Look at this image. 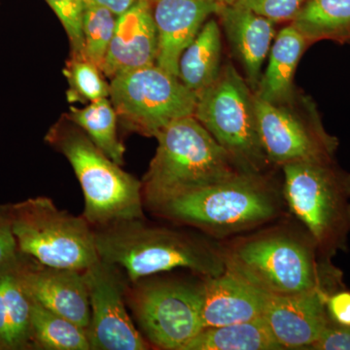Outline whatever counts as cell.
Here are the masks:
<instances>
[{
	"label": "cell",
	"mask_w": 350,
	"mask_h": 350,
	"mask_svg": "<svg viewBox=\"0 0 350 350\" xmlns=\"http://www.w3.org/2000/svg\"><path fill=\"white\" fill-rule=\"evenodd\" d=\"M31 298L17 260L0 268V349H24L31 340Z\"/></svg>",
	"instance_id": "20"
},
{
	"label": "cell",
	"mask_w": 350,
	"mask_h": 350,
	"mask_svg": "<svg viewBox=\"0 0 350 350\" xmlns=\"http://www.w3.org/2000/svg\"><path fill=\"white\" fill-rule=\"evenodd\" d=\"M155 137L158 148L142 182L144 202L248 172L195 116L175 120Z\"/></svg>",
	"instance_id": "3"
},
{
	"label": "cell",
	"mask_w": 350,
	"mask_h": 350,
	"mask_svg": "<svg viewBox=\"0 0 350 350\" xmlns=\"http://www.w3.org/2000/svg\"><path fill=\"white\" fill-rule=\"evenodd\" d=\"M18 244L11 223L10 213H0V268L15 261Z\"/></svg>",
	"instance_id": "31"
},
{
	"label": "cell",
	"mask_w": 350,
	"mask_h": 350,
	"mask_svg": "<svg viewBox=\"0 0 350 350\" xmlns=\"http://www.w3.org/2000/svg\"><path fill=\"white\" fill-rule=\"evenodd\" d=\"M258 131L269 162L283 165L299 162H330L336 138L322 128L310 103L293 100L271 103L254 94Z\"/></svg>",
	"instance_id": "11"
},
{
	"label": "cell",
	"mask_w": 350,
	"mask_h": 350,
	"mask_svg": "<svg viewBox=\"0 0 350 350\" xmlns=\"http://www.w3.org/2000/svg\"><path fill=\"white\" fill-rule=\"evenodd\" d=\"M306 40L293 25L278 32L269 52V64L255 94L271 103L293 100L295 71L306 49Z\"/></svg>",
	"instance_id": "19"
},
{
	"label": "cell",
	"mask_w": 350,
	"mask_h": 350,
	"mask_svg": "<svg viewBox=\"0 0 350 350\" xmlns=\"http://www.w3.org/2000/svg\"><path fill=\"white\" fill-rule=\"evenodd\" d=\"M33 261L32 266H20L21 278L29 296L88 330L91 310L84 271L53 268Z\"/></svg>",
	"instance_id": "14"
},
{
	"label": "cell",
	"mask_w": 350,
	"mask_h": 350,
	"mask_svg": "<svg viewBox=\"0 0 350 350\" xmlns=\"http://www.w3.org/2000/svg\"><path fill=\"white\" fill-rule=\"evenodd\" d=\"M194 116L246 172L269 162L258 131L254 93L231 64L198 96Z\"/></svg>",
	"instance_id": "6"
},
{
	"label": "cell",
	"mask_w": 350,
	"mask_h": 350,
	"mask_svg": "<svg viewBox=\"0 0 350 350\" xmlns=\"http://www.w3.org/2000/svg\"><path fill=\"white\" fill-rule=\"evenodd\" d=\"M310 349L350 350V327L329 324Z\"/></svg>",
	"instance_id": "30"
},
{
	"label": "cell",
	"mask_w": 350,
	"mask_h": 350,
	"mask_svg": "<svg viewBox=\"0 0 350 350\" xmlns=\"http://www.w3.org/2000/svg\"><path fill=\"white\" fill-rule=\"evenodd\" d=\"M128 301L149 342L183 350L202 330L200 285L175 282H135Z\"/></svg>",
	"instance_id": "10"
},
{
	"label": "cell",
	"mask_w": 350,
	"mask_h": 350,
	"mask_svg": "<svg viewBox=\"0 0 350 350\" xmlns=\"http://www.w3.org/2000/svg\"><path fill=\"white\" fill-rule=\"evenodd\" d=\"M94 230L100 259L123 269L131 282L179 268L206 278L226 269L223 252L211 244L184 232L146 225L144 219L119 221Z\"/></svg>",
	"instance_id": "1"
},
{
	"label": "cell",
	"mask_w": 350,
	"mask_h": 350,
	"mask_svg": "<svg viewBox=\"0 0 350 350\" xmlns=\"http://www.w3.org/2000/svg\"><path fill=\"white\" fill-rule=\"evenodd\" d=\"M305 2L306 0H236L232 4L276 23L293 21Z\"/></svg>",
	"instance_id": "29"
},
{
	"label": "cell",
	"mask_w": 350,
	"mask_h": 350,
	"mask_svg": "<svg viewBox=\"0 0 350 350\" xmlns=\"http://www.w3.org/2000/svg\"><path fill=\"white\" fill-rule=\"evenodd\" d=\"M110 98L122 123L156 137L175 120L194 116L198 96L175 76L154 64L112 78Z\"/></svg>",
	"instance_id": "9"
},
{
	"label": "cell",
	"mask_w": 350,
	"mask_h": 350,
	"mask_svg": "<svg viewBox=\"0 0 350 350\" xmlns=\"http://www.w3.org/2000/svg\"><path fill=\"white\" fill-rule=\"evenodd\" d=\"M118 16L96 1L83 6L82 31L84 57L98 68H103L111 42Z\"/></svg>",
	"instance_id": "26"
},
{
	"label": "cell",
	"mask_w": 350,
	"mask_h": 350,
	"mask_svg": "<svg viewBox=\"0 0 350 350\" xmlns=\"http://www.w3.org/2000/svg\"><path fill=\"white\" fill-rule=\"evenodd\" d=\"M327 310L340 325L350 327V292H340L329 297Z\"/></svg>",
	"instance_id": "32"
},
{
	"label": "cell",
	"mask_w": 350,
	"mask_h": 350,
	"mask_svg": "<svg viewBox=\"0 0 350 350\" xmlns=\"http://www.w3.org/2000/svg\"><path fill=\"white\" fill-rule=\"evenodd\" d=\"M48 139L66 156L81 185L83 216L93 228L144 219L142 183L126 174L75 128H59Z\"/></svg>",
	"instance_id": "4"
},
{
	"label": "cell",
	"mask_w": 350,
	"mask_h": 350,
	"mask_svg": "<svg viewBox=\"0 0 350 350\" xmlns=\"http://www.w3.org/2000/svg\"><path fill=\"white\" fill-rule=\"evenodd\" d=\"M144 202L163 218L213 234H234L268 222L280 206L271 184L255 172Z\"/></svg>",
	"instance_id": "2"
},
{
	"label": "cell",
	"mask_w": 350,
	"mask_h": 350,
	"mask_svg": "<svg viewBox=\"0 0 350 350\" xmlns=\"http://www.w3.org/2000/svg\"><path fill=\"white\" fill-rule=\"evenodd\" d=\"M117 113L108 98L94 101L84 108L70 107V120L103 154L123 165L125 147L117 135Z\"/></svg>",
	"instance_id": "25"
},
{
	"label": "cell",
	"mask_w": 350,
	"mask_h": 350,
	"mask_svg": "<svg viewBox=\"0 0 350 350\" xmlns=\"http://www.w3.org/2000/svg\"><path fill=\"white\" fill-rule=\"evenodd\" d=\"M221 52L220 27L215 20L207 21L182 53L178 79L199 96L217 79L221 70Z\"/></svg>",
	"instance_id": "21"
},
{
	"label": "cell",
	"mask_w": 350,
	"mask_h": 350,
	"mask_svg": "<svg viewBox=\"0 0 350 350\" xmlns=\"http://www.w3.org/2000/svg\"><path fill=\"white\" fill-rule=\"evenodd\" d=\"M9 213L18 250L44 266L84 271L100 260L93 226L49 198L27 200Z\"/></svg>",
	"instance_id": "5"
},
{
	"label": "cell",
	"mask_w": 350,
	"mask_h": 350,
	"mask_svg": "<svg viewBox=\"0 0 350 350\" xmlns=\"http://www.w3.org/2000/svg\"><path fill=\"white\" fill-rule=\"evenodd\" d=\"M283 349L264 317L204 329L183 350Z\"/></svg>",
	"instance_id": "22"
},
{
	"label": "cell",
	"mask_w": 350,
	"mask_h": 350,
	"mask_svg": "<svg viewBox=\"0 0 350 350\" xmlns=\"http://www.w3.org/2000/svg\"><path fill=\"white\" fill-rule=\"evenodd\" d=\"M223 256L226 269L268 294L323 289L312 248L288 234L246 239L223 252Z\"/></svg>",
	"instance_id": "7"
},
{
	"label": "cell",
	"mask_w": 350,
	"mask_h": 350,
	"mask_svg": "<svg viewBox=\"0 0 350 350\" xmlns=\"http://www.w3.org/2000/svg\"><path fill=\"white\" fill-rule=\"evenodd\" d=\"M200 288L204 329L262 317L269 295L228 269L221 275L206 278Z\"/></svg>",
	"instance_id": "17"
},
{
	"label": "cell",
	"mask_w": 350,
	"mask_h": 350,
	"mask_svg": "<svg viewBox=\"0 0 350 350\" xmlns=\"http://www.w3.org/2000/svg\"><path fill=\"white\" fill-rule=\"evenodd\" d=\"M46 2L64 25L71 43L73 56L84 57V38L82 31L84 3L81 0H46Z\"/></svg>",
	"instance_id": "28"
},
{
	"label": "cell",
	"mask_w": 350,
	"mask_h": 350,
	"mask_svg": "<svg viewBox=\"0 0 350 350\" xmlns=\"http://www.w3.org/2000/svg\"><path fill=\"white\" fill-rule=\"evenodd\" d=\"M158 32L152 4L137 0L117 18L101 72L107 77L156 64Z\"/></svg>",
	"instance_id": "15"
},
{
	"label": "cell",
	"mask_w": 350,
	"mask_h": 350,
	"mask_svg": "<svg viewBox=\"0 0 350 350\" xmlns=\"http://www.w3.org/2000/svg\"><path fill=\"white\" fill-rule=\"evenodd\" d=\"M31 342L46 350H90L86 329L31 299Z\"/></svg>",
	"instance_id": "24"
},
{
	"label": "cell",
	"mask_w": 350,
	"mask_h": 350,
	"mask_svg": "<svg viewBox=\"0 0 350 350\" xmlns=\"http://www.w3.org/2000/svg\"><path fill=\"white\" fill-rule=\"evenodd\" d=\"M69 89L70 103H94L110 96V85L103 79L101 70L84 57L72 56L64 70Z\"/></svg>",
	"instance_id": "27"
},
{
	"label": "cell",
	"mask_w": 350,
	"mask_h": 350,
	"mask_svg": "<svg viewBox=\"0 0 350 350\" xmlns=\"http://www.w3.org/2000/svg\"><path fill=\"white\" fill-rule=\"evenodd\" d=\"M216 14L255 93L261 80L262 63L275 38V22L234 4H222Z\"/></svg>",
	"instance_id": "18"
},
{
	"label": "cell",
	"mask_w": 350,
	"mask_h": 350,
	"mask_svg": "<svg viewBox=\"0 0 350 350\" xmlns=\"http://www.w3.org/2000/svg\"><path fill=\"white\" fill-rule=\"evenodd\" d=\"M323 289L269 295L262 317L283 349H310L330 324Z\"/></svg>",
	"instance_id": "13"
},
{
	"label": "cell",
	"mask_w": 350,
	"mask_h": 350,
	"mask_svg": "<svg viewBox=\"0 0 350 350\" xmlns=\"http://www.w3.org/2000/svg\"><path fill=\"white\" fill-rule=\"evenodd\" d=\"M83 3H87V2H91L93 1V0H81Z\"/></svg>",
	"instance_id": "35"
},
{
	"label": "cell",
	"mask_w": 350,
	"mask_h": 350,
	"mask_svg": "<svg viewBox=\"0 0 350 350\" xmlns=\"http://www.w3.org/2000/svg\"><path fill=\"white\" fill-rule=\"evenodd\" d=\"M153 16L158 32L156 64L178 78L183 51L194 40L204 21L217 13V0H156Z\"/></svg>",
	"instance_id": "16"
},
{
	"label": "cell",
	"mask_w": 350,
	"mask_h": 350,
	"mask_svg": "<svg viewBox=\"0 0 350 350\" xmlns=\"http://www.w3.org/2000/svg\"><path fill=\"white\" fill-rule=\"evenodd\" d=\"M292 25L308 42L350 41V0H306Z\"/></svg>",
	"instance_id": "23"
},
{
	"label": "cell",
	"mask_w": 350,
	"mask_h": 350,
	"mask_svg": "<svg viewBox=\"0 0 350 350\" xmlns=\"http://www.w3.org/2000/svg\"><path fill=\"white\" fill-rule=\"evenodd\" d=\"M217 1L223 4H232L236 0H217Z\"/></svg>",
	"instance_id": "34"
},
{
	"label": "cell",
	"mask_w": 350,
	"mask_h": 350,
	"mask_svg": "<svg viewBox=\"0 0 350 350\" xmlns=\"http://www.w3.org/2000/svg\"><path fill=\"white\" fill-rule=\"evenodd\" d=\"M96 3L107 7L117 16L125 13L126 10L135 5L137 0H94Z\"/></svg>",
	"instance_id": "33"
},
{
	"label": "cell",
	"mask_w": 350,
	"mask_h": 350,
	"mask_svg": "<svg viewBox=\"0 0 350 350\" xmlns=\"http://www.w3.org/2000/svg\"><path fill=\"white\" fill-rule=\"evenodd\" d=\"M283 195L290 209L324 250L342 245L350 229V181L330 162L283 165Z\"/></svg>",
	"instance_id": "8"
},
{
	"label": "cell",
	"mask_w": 350,
	"mask_h": 350,
	"mask_svg": "<svg viewBox=\"0 0 350 350\" xmlns=\"http://www.w3.org/2000/svg\"><path fill=\"white\" fill-rule=\"evenodd\" d=\"M147 2H149V3L153 4L154 2L156 1V0H146Z\"/></svg>",
	"instance_id": "36"
},
{
	"label": "cell",
	"mask_w": 350,
	"mask_h": 350,
	"mask_svg": "<svg viewBox=\"0 0 350 350\" xmlns=\"http://www.w3.org/2000/svg\"><path fill=\"white\" fill-rule=\"evenodd\" d=\"M84 276L91 310L87 330L91 349H148L126 310V283L118 267L100 259L84 271Z\"/></svg>",
	"instance_id": "12"
}]
</instances>
